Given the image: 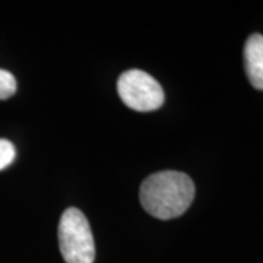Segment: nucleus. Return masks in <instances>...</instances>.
Listing matches in <instances>:
<instances>
[{
  "mask_svg": "<svg viewBox=\"0 0 263 263\" xmlns=\"http://www.w3.org/2000/svg\"><path fill=\"white\" fill-rule=\"evenodd\" d=\"M143 209L158 219H173L183 215L195 199V184L180 171H160L141 184Z\"/></svg>",
  "mask_w": 263,
  "mask_h": 263,
  "instance_id": "obj_1",
  "label": "nucleus"
},
{
  "mask_svg": "<svg viewBox=\"0 0 263 263\" xmlns=\"http://www.w3.org/2000/svg\"><path fill=\"white\" fill-rule=\"evenodd\" d=\"M59 247L66 263H94V235L86 216L76 208L66 209L60 218Z\"/></svg>",
  "mask_w": 263,
  "mask_h": 263,
  "instance_id": "obj_2",
  "label": "nucleus"
},
{
  "mask_svg": "<svg viewBox=\"0 0 263 263\" xmlns=\"http://www.w3.org/2000/svg\"><path fill=\"white\" fill-rule=\"evenodd\" d=\"M117 92L123 103L135 111H154L164 104L160 82L138 69L124 72L117 81Z\"/></svg>",
  "mask_w": 263,
  "mask_h": 263,
  "instance_id": "obj_3",
  "label": "nucleus"
},
{
  "mask_svg": "<svg viewBox=\"0 0 263 263\" xmlns=\"http://www.w3.org/2000/svg\"><path fill=\"white\" fill-rule=\"evenodd\" d=\"M245 69L253 88L263 91V35L253 34L245 44Z\"/></svg>",
  "mask_w": 263,
  "mask_h": 263,
  "instance_id": "obj_4",
  "label": "nucleus"
},
{
  "mask_svg": "<svg viewBox=\"0 0 263 263\" xmlns=\"http://www.w3.org/2000/svg\"><path fill=\"white\" fill-rule=\"evenodd\" d=\"M16 92V79L10 72L0 69V100H8Z\"/></svg>",
  "mask_w": 263,
  "mask_h": 263,
  "instance_id": "obj_5",
  "label": "nucleus"
},
{
  "mask_svg": "<svg viewBox=\"0 0 263 263\" xmlns=\"http://www.w3.org/2000/svg\"><path fill=\"white\" fill-rule=\"evenodd\" d=\"M16 151L13 143L6 139H0V170H5L9 167L15 160Z\"/></svg>",
  "mask_w": 263,
  "mask_h": 263,
  "instance_id": "obj_6",
  "label": "nucleus"
}]
</instances>
